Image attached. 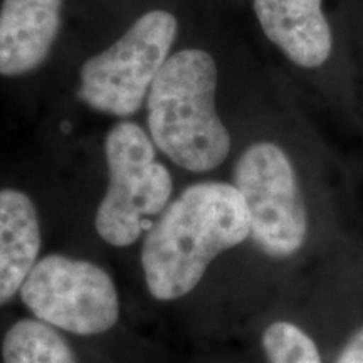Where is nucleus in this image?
I'll return each instance as SVG.
<instances>
[{"instance_id": "1", "label": "nucleus", "mask_w": 363, "mask_h": 363, "mask_svg": "<svg viewBox=\"0 0 363 363\" xmlns=\"http://www.w3.org/2000/svg\"><path fill=\"white\" fill-rule=\"evenodd\" d=\"M249 238L251 217L233 182H195L175 195L140 242L145 289L158 303L185 299L222 254Z\"/></svg>"}, {"instance_id": "2", "label": "nucleus", "mask_w": 363, "mask_h": 363, "mask_svg": "<svg viewBox=\"0 0 363 363\" xmlns=\"http://www.w3.org/2000/svg\"><path fill=\"white\" fill-rule=\"evenodd\" d=\"M219 67L206 49L172 52L145 101V128L158 153L189 174L214 172L230 155V131L217 111Z\"/></svg>"}, {"instance_id": "3", "label": "nucleus", "mask_w": 363, "mask_h": 363, "mask_svg": "<svg viewBox=\"0 0 363 363\" xmlns=\"http://www.w3.org/2000/svg\"><path fill=\"white\" fill-rule=\"evenodd\" d=\"M103 153L108 180L94 212V230L108 246L126 249L142 242L174 201V174L147 128L135 120L111 125Z\"/></svg>"}, {"instance_id": "4", "label": "nucleus", "mask_w": 363, "mask_h": 363, "mask_svg": "<svg viewBox=\"0 0 363 363\" xmlns=\"http://www.w3.org/2000/svg\"><path fill=\"white\" fill-rule=\"evenodd\" d=\"M180 22L172 11L140 13L108 48L86 59L78 74V99L99 115L131 120L158 72L174 52Z\"/></svg>"}, {"instance_id": "5", "label": "nucleus", "mask_w": 363, "mask_h": 363, "mask_svg": "<svg viewBox=\"0 0 363 363\" xmlns=\"http://www.w3.org/2000/svg\"><path fill=\"white\" fill-rule=\"evenodd\" d=\"M19 298L30 316L67 337H101L115 330L121 318L120 289L111 272L65 252L44 254Z\"/></svg>"}, {"instance_id": "6", "label": "nucleus", "mask_w": 363, "mask_h": 363, "mask_svg": "<svg viewBox=\"0 0 363 363\" xmlns=\"http://www.w3.org/2000/svg\"><path fill=\"white\" fill-rule=\"evenodd\" d=\"M233 184L251 217L249 240L274 261L296 257L310 233V217L298 172L286 150L274 142H256L238 157Z\"/></svg>"}, {"instance_id": "7", "label": "nucleus", "mask_w": 363, "mask_h": 363, "mask_svg": "<svg viewBox=\"0 0 363 363\" xmlns=\"http://www.w3.org/2000/svg\"><path fill=\"white\" fill-rule=\"evenodd\" d=\"M65 21V0H2L0 76L38 71L54 51Z\"/></svg>"}, {"instance_id": "8", "label": "nucleus", "mask_w": 363, "mask_h": 363, "mask_svg": "<svg viewBox=\"0 0 363 363\" xmlns=\"http://www.w3.org/2000/svg\"><path fill=\"white\" fill-rule=\"evenodd\" d=\"M323 0H254L261 30L289 61L315 69L331 56L333 35Z\"/></svg>"}, {"instance_id": "9", "label": "nucleus", "mask_w": 363, "mask_h": 363, "mask_svg": "<svg viewBox=\"0 0 363 363\" xmlns=\"http://www.w3.org/2000/svg\"><path fill=\"white\" fill-rule=\"evenodd\" d=\"M43 257V225L35 202L21 189H0V308L19 296Z\"/></svg>"}, {"instance_id": "10", "label": "nucleus", "mask_w": 363, "mask_h": 363, "mask_svg": "<svg viewBox=\"0 0 363 363\" xmlns=\"http://www.w3.org/2000/svg\"><path fill=\"white\" fill-rule=\"evenodd\" d=\"M2 363H81L69 337L34 316L17 320L2 340Z\"/></svg>"}, {"instance_id": "11", "label": "nucleus", "mask_w": 363, "mask_h": 363, "mask_svg": "<svg viewBox=\"0 0 363 363\" xmlns=\"http://www.w3.org/2000/svg\"><path fill=\"white\" fill-rule=\"evenodd\" d=\"M261 348L267 363H323L315 338L288 320H276L262 330Z\"/></svg>"}, {"instance_id": "12", "label": "nucleus", "mask_w": 363, "mask_h": 363, "mask_svg": "<svg viewBox=\"0 0 363 363\" xmlns=\"http://www.w3.org/2000/svg\"><path fill=\"white\" fill-rule=\"evenodd\" d=\"M335 363H363V326L352 331L350 337L340 348Z\"/></svg>"}]
</instances>
